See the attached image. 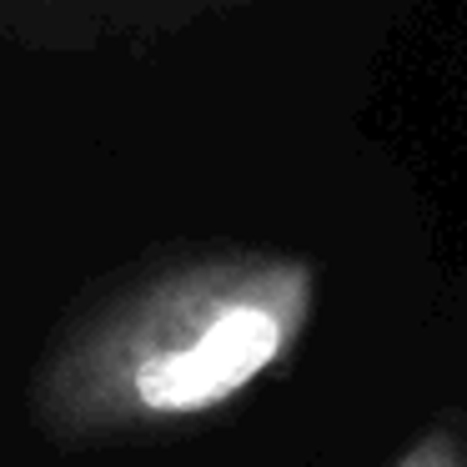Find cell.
Wrapping results in <instances>:
<instances>
[{"label":"cell","mask_w":467,"mask_h":467,"mask_svg":"<svg viewBox=\"0 0 467 467\" xmlns=\"http://www.w3.org/2000/svg\"><path fill=\"white\" fill-rule=\"evenodd\" d=\"M322 276L292 252H202L136 276L36 362L31 422L56 447H106L226 412L286 367Z\"/></svg>","instance_id":"6da1fadb"},{"label":"cell","mask_w":467,"mask_h":467,"mask_svg":"<svg viewBox=\"0 0 467 467\" xmlns=\"http://www.w3.org/2000/svg\"><path fill=\"white\" fill-rule=\"evenodd\" d=\"M226 0H0V56L86 51L101 41L182 31Z\"/></svg>","instance_id":"7a4b0ae2"},{"label":"cell","mask_w":467,"mask_h":467,"mask_svg":"<svg viewBox=\"0 0 467 467\" xmlns=\"http://www.w3.org/2000/svg\"><path fill=\"white\" fill-rule=\"evenodd\" d=\"M392 467H467V432L452 422L427 427L422 437H412V442L397 452Z\"/></svg>","instance_id":"3957f363"}]
</instances>
